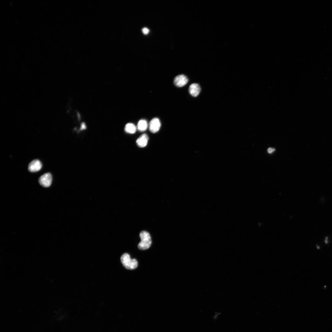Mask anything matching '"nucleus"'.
I'll list each match as a JSON object with an SVG mask.
<instances>
[{"label":"nucleus","instance_id":"f257e3e1","mask_svg":"<svg viewBox=\"0 0 332 332\" xmlns=\"http://www.w3.org/2000/svg\"><path fill=\"white\" fill-rule=\"evenodd\" d=\"M141 241L138 245L139 248L145 250L149 248L151 246L152 240L150 234L147 232L142 231L140 234Z\"/></svg>","mask_w":332,"mask_h":332},{"label":"nucleus","instance_id":"f03ea898","mask_svg":"<svg viewBox=\"0 0 332 332\" xmlns=\"http://www.w3.org/2000/svg\"><path fill=\"white\" fill-rule=\"evenodd\" d=\"M121 261L123 266L127 270H134L138 266L137 261L135 259H132L130 255L128 254L125 253L123 254L121 257Z\"/></svg>","mask_w":332,"mask_h":332},{"label":"nucleus","instance_id":"7ed1b4c3","mask_svg":"<svg viewBox=\"0 0 332 332\" xmlns=\"http://www.w3.org/2000/svg\"><path fill=\"white\" fill-rule=\"evenodd\" d=\"M52 176L49 173H46L39 178V182L40 185L45 187H50L52 183Z\"/></svg>","mask_w":332,"mask_h":332},{"label":"nucleus","instance_id":"20e7f679","mask_svg":"<svg viewBox=\"0 0 332 332\" xmlns=\"http://www.w3.org/2000/svg\"><path fill=\"white\" fill-rule=\"evenodd\" d=\"M187 77L184 75H180L176 76L174 80V84L177 87H183L188 82Z\"/></svg>","mask_w":332,"mask_h":332},{"label":"nucleus","instance_id":"39448f33","mask_svg":"<svg viewBox=\"0 0 332 332\" xmlns=\"http://www.w3.org/2000/svg\"><path fill=\"white\" fill-rule=\"evenodd\" d=\"M42 167V164L41 162L38 160H35L30 163L28 169L31 172H36L39 171Z\"/></svg>","mask_w":332,"mask_h":332},{"label":"nucleus","instance_id":"423d86ee","mask_svg":"<svg viewBox=\"0 0 332 332\" xmlns=\"http://www.w3.org/2000/svg\"><path fill=\"white\" fill-rule=\"evenodd\" d=\"M161 126V123L159 119L157 118H153L151 121L150 123V130L153 133H156L159 131Z\"/></svg>","mask_w":332,"mask_h":332},{"label":"nucleus","instance_id":"0eeeda50","mask_svg":"<svg viewBox=\"0 0 332 332\" xmlns=\"http://www.w3.org/2000/svg\"><path fill=\"white\" fill-rule=\"evenodd\" d=\"M201 91V88L199 85L197 84H193L189 87V92L193 97H196L199 94Z\"/></svg>","mask_w":332,"mask_h":332},{"label":"nucleus","instance_id":"6e6552de","mask_svg":"<svg viewBox=\"0 0 332 332\" xmlns=\"http://www.w3.org/2000/svg\"><path fill=\"white\" fill-rule=\"evenodd\" d=\"M149 137L146 134L141 135L136 141L137 145L140 147L143 148L145 147L147 144Z\"/></svg>","mask_w":332,"mask_h":332},{"label":"nucleus","instance_id":"1a4fd4ad","mask_svg":"<svg viewBox=\"0 0 332 332\" xmlns=\"http://www.w3.org/2000/svg\"><path fill=\"white\" fill-rule=\"evenodd\" d=\"M148 127V124L146 120L144 119L140 120L137 125V129L141 132L146 130Z\"/></svg>","mask_w":332,"mask_h":332},{"label":"nucleus","instance_id":"9d476101","mask_svg":"<svg viewBox=\"0 0 332 332\" xmlns=\"http://www.w3.org/2000/svg\"><path fill=\"white\" fill-rule=\"evenodd\" d=\"M125 131L129 134H134L137 130V127L134 124L128 123L126 124L125 128Z\"/></svg>","mask_w":332,"mask_h":332},{"label":"nucleus","instance_id":"9b49d317","mask_svg":"<svg viewBox=\"0 0 332 332\" xmlns=\"http://www.w3.org/2000/svg\"><path fill=\"white\" fill-rule=\"evenodd\" d=\"M142 32L143 34L146 35L149 33L150 32V30L148 28H144L142 29Z\"/></svg>","mask_w":332,"mask_h":332},{"label":"nucleus","instance_id":"f8f14e48","mask_svg":"<svg viewBox=\"0 0 332 332\" xmlns=\"http://www.w3.org/2000/svg\"><path fill=\"white\" fill-rule=\"evenodd\" d=\"M275 150L274 148H270L268 150V152L269 153H271L274 152Z\"/></svg>","mask_w":332,"mask_h":332},{"label":"nucleus","instance_id":"ddd939ff","mask_svg":"<svg viewBox=\"0 0 332 332\" xmlns=\"http://www.w3.org/2000/svg\"><path fill=\"white\" fill-rule=\"evenodd\" d=\"M86 128V126L85 124L84 123H83L81 124V130H84V129H85Z\"/></svg>","mask_w":332,"mask_h":332},{"label":"nucleus","instance_id":"4468645a","mask_svg":"<svg viewBox=\"0 0 332 332\" xmlns=\"http://www.w3.org/2000/svg\"><path fill=\"white\" fill-rule=\"evenodd\" d=\"M328 237H326V238H325V242L326 243V244L328 243Z\"/></svg>","mask_w":332,"mask_h":332},{"label":"nucleus","instance_id":"2eb2a0df","mask_svg":"<svg viewBox=\"0 0 332 332\" xmlns=\"http://www.w3.org/2000/svg\"><path fill=\"white\" fill-rule=\"evenodd\" d=\"M317 248L318 249H319L320 248V247L318 246H317Z\"/></svg>","mask_w":332,"mask_h":332}]
</instances>
